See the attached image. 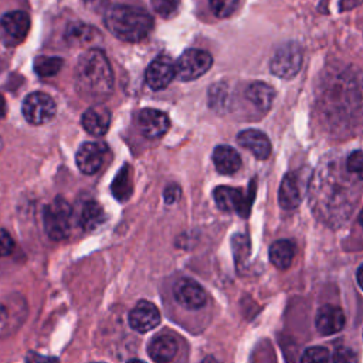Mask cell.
<instances>
[{"label":"cell","instance_id":"1","mask_svg":"<svg viewBox=\"0 0 363 363\" xmlns=\"http://www.w3.org/2000/svg\"><path fill=\"white\" fill-rule=\"evenodd\" d=\"M360 199L359 179L346 164L328 159L315 170L309 184V203L313 214L333 228L343 225Z\"/></svg>","mask_w":363,"mask_h":363},{"label":"cell","instance_id":"2","mask_svg":"<svg viewBox=\"0 0 363 363\" xmlns=\"http://www.w3.org/2000/svg\"><path fill=\"white\" fill-rule=\"evenodd\" d=\"M77 92L86 101L101 102L113 89V72L106 55L101 50L82 52L74 68Z\"/></svg>","mask_w":363,"mask_h":363},{"label":"cell","instance_id":"3","mask_svg":"<svg viewBox=\"0 0 363 363\" xmlns=\"http://www.w3.org/2000/svg\"><path fill=\"white\" fill-rule=\"evenodd\" d=\"M104 23L112 35L129 43L143 40L153 28V18L146 10L126 4L109 7Z\"/></svg>","mask_w":363,"mask_h":363},{"label":"cell","instance_id":"4","mask_svg":"<svg viewBox=\"0 0 363 363\" xmlns=\"http://www.w3.org/2000/svg\"><path fill=\"white\" fill-rule=\"evenodd\" d=\"M71 206L65 199L57 197L44 208L43 220L47 235L55 241L67 238L71 231Z\"/></svg>","mask_w":363,"mask_h":363},{"label":"cell","instance_id":"5","mask_svg":"<svg viewBox=\"0 0 363 363\" xmlns=\"http://www.w3.org/2000/svg\"><path fill=\"white\" fill-rule=\"evenodd\" d=\"M302 61L303 52L299 44L295 41H286L281 44L271 57L269 71L278 78L291 79L299 72Z\"/></svg>","mask_w":363,"mask_h":363},{"label":"cell","instance_id":"6","mask_svg":"<svg viewBox=\"0 0 363 363\" xmlns=\"http://www.w3.org/2000/svg\"><path fill=\"white\" fill-rule=\"evenodd\" d=\"M176 77L180 81H193L204 75L213 65V57L199 48L186 50L174 62Z\"/></svg>","mask_w":363,"mask_h":363},{"label":"cell","instance_id":"7","mask_svg":"<svg viewBox=\"0 0 363 363\" xmlns=\"http://www.w3.org/2000/svg\"><path fill=\"white\" fill-rule=\"evenodd\" d=\"M255 183L252 182L247 194H244L240 189L218 186L213 196L217 207L223 211H237L240 216L247 217L250 214V208L255 196Z\"/></svg>","mask_w":363,"mask_h":363},{"label":"cell","instance_id":"8","mask_svg":"<svg viewBox=\"0 0 363 363\" xmlns=\"http://www.w3.org/2000/svg\"><path fill=\"white\" fill-rule=\"evenodd\" d=\"M55 111V101L45 92L28 94L21 106L23 116L31 125L47 123L54 118Z\"/></svg>","mask_w":363,"mask_h":363},{"label":"cell","instance_id":"9","mask_svg":"<svg viewBox=\"0 0 363 363\" xmlns=\"http://www.w3.org/2000/svg\"><path fill=\"white\" fill-rule=\"evenodd\" d=\"M174 77H176L174 61L169 55L160 54L149 64L145 74V81L152 89L159 91L166 88Z\"/></svg>","mask_w":363,"mask_h":363},{"label":"cell","instance_id":"10","mask_svg":"<svg viewBox=\"0 0 363 363\" xmlns=\"http://www.w3.org/2000/svg\"><path fill=\"white\" fill-rule=\"evenodd\" d=\"M30 30V17L26 11L13 10L0 18V31L7 43H21Z\"/></svg>","mask_w":363,"mask_h":363},{"label":"cell","instance_id":"11","mask_svg":"<svg viewBox=\"0 0 363 363\" xmlns=\"http://www.w3.org/2000/svg\"><path fill=\"white\" fill-rule=\"evenodd\" d=\"M136 123L142 135L149 139L160 138L170 126L169 116L164 112L152 108L142 109L136 116Z\"/></svg>","mask_w":363,"mask_h":363},{"label":"cell","instance_id":"12","mask_svg":"<svg viewBox=\"0 0 363 363\" xmlns=\"http://www.w3.org/2000/svg\"><path fill=\"white\" fill-rule=\"evenodd\" d=\"M176 301L189 309H199L207 302V294L200 284L190 278L179 279L173 286Z\"/></svg>","mask_w":363,"mask_h":363},{"label":"cell","instance_id":"13","mask_svg":"<svg viewBox=\"0 0 363 363\" xmlns=\"http://www.w3.org/2000/svg\"><path fill=\"white\" fill-rule=\"evenodd\" d=\"M106 146L99 142H86L77 152V166L84 174L96 173L104 163Z\"/></svg>","mask_w":363,"mask_h":363},{"label":"cell","instance_id":"14","mask_svg":"<svg viewBox=\"0 0 363 363\" xmlns=\"http://www.w3.org/2000/svg\"><path fill=\"white\" fill-rule=\"evenodd\" d=\"M160 323L159 309L149 301H139L129 313V325L136 332L145 333Z\"/></svg>","mask_w":363,"mask_h":363},{"label":"cell","instance_id":"15","mask_svg":"<svg viewBox=\"0 0 363 363\" xmlns=\"http://www.w3.org/2000/svg\"><path fill=\"white\" fill-rule=\"evenodd\" d=\"M179 350V343L176 336L172 333H159L150 339L147 345V354L156 363L170 362Z\"/></svg>","mask_w":363,"mask_h":363},{"label":"cell","instance_id":"16","mask_svg":"<svg viewBox=\"0 0 363 363\" xmlns=\"http://www.w3.org/2000/svg\"><path fill=\"white\" fill-rule=\"evenodd\" d=\"M345 323H346V319H345L342 309L337 306H333V305L322 306L318 311L316 319H315L316 329L323 336H329V335H335V333L340 332L343 329Z\"/></svg>","mask_w":363,"mask_h":363},{"label":"cell","instance_id":"17","mask_svg":"<svg viewBox=\"0 0 363 363\" xmlns=\"http://www.w3.org/2000/svg\"><path fill=\"white\" fill-rule=\"evenodd\" d=\"M302 201V184L296 173H286L279 184L278 203L285 210L296 208Z\"/></svg>","mask_w":363,"mask_h":363},{"label":"cell","instance_id":"18","mask_svg":"<svg viewBox=\"0 0 363 363\" xmlns=\"http://www.w3.org/2000/svg\"><path fill=\"white\" fill-rule=\"evenodd\" d=\"M237 142L259 160H265L271 153V142L268 136L258 129H245L240 132Z\"/></svg>","mask_w":363,"mask_h":363},{"label":"cell","instance_id":"19","mask_svg":"<svg viewBox=\"0 0 363 363\" xmlns=\"http://www.w3.org/2000/svg\"><path fill=\"white\" fill-rule=\"evenodd\" d=\"M84 129L94 136H102L108 132L111 125V112L102 105H95L88 108L81 118Z\"/></svg>","mask_w":363,"mask_h":363},{"label":"cell","instance_id":"20","mask_svg":"<svg viewBox=\"0 0 363 363\" xmlns=\"http://www.w3.org/2000/svg\"><path fill=\"white\" fill-rule=\"evenodd\" d=\"M213 163L218 173L233 174L241 167V157L231 146L220 145L213 152Z\"/></svg>","mask_w":363,"mask_h":363},{"label":"cell","instance_id":"21","mask_svg":"<svg viewBox=\"0 0 363 363\" xmlns=\"http://www.w3.org/2000/svg\"><path fill=\"white\" fill-rule=\"evenodd\" d=\"M247 99L259 111H268L274 102L275 91L271 85L261 81L251 82L245 89Z\"/></svg>","mask_w":363,"mask_h":363},{"label":"cell","instance_id":"22","mask_svg":"<svg viewBox=\"0 0 363 363\" xmlns=\"http://www.w3.org/2000/svg\"><path fill=\"white\" fill-rule=\"evenodd\" d=\"M269 261L278 269H286L291 267L294 255H295V245L289 240H278L272 242L268 251Z\"/></svg>","mask_w":363,"mask_h":363},{"label":"cell","instance_id":"23","mask_svg":"<svg viewBox=\"0 0 363 363\" xmlns=\"http://www.w3.org/2000/svg\"><path fill=\"white\" fill-rule=\"evenodd\" d=\"M105 221L104 208L94 200H89L84 204L79 216L81 227L86 231H92L98 228Z\"/></svg>","mask_w":363,"mask_h":363},{"label":"cell","instance_id":"24","mask_svg":"<svg viewBox=\"0 0 363 363\" xmlns=\"http://www.w3.org/2000/svg\"><path fill=\"white\" fill-rule=\"evenodd\" d=\"M96 31L94 27L84 23H72L67 27L65 38L71 45H84L95 38Z\"/></svg>","mask_w":363,"mask_h":363},{"label":"cell","instance_id":"25","mask_svg":"<svg viewBox=\"0 0 363 363\" xmlns=\"http://www.w3.org/2000/svg\"><path fill=\"white\" fill-rule=\"evenodd\" d=\"M111 190H112V194L115 196V199L119 201H126L130 197L133 187H132V180H130L129 166H123L118 172L116 177L112 182Z\"/></svg>","mask_w":363,"mask_h":363},{"label":"cell","instance_id":"26","mask_svg":"<svg viewBox=\"0 0 363 363\" xmlns=\"http://www.w3.org/2000/svg\"><path fill=\"white\" fill-rule=\"evenodd\" d=\"M64 61L60 57H50V55H40L34 60V71L40 77H54L62 67Z\"/></svg>","mask_w":363,"mask_h":363},{"label":"cell","instance_id":"27","mask_svg":"<svg viewBox=\"0 0 363 363\" xmlns=\"http://www.w3.org/2000/svg\"><path fill=\"white\" fill-rule=\"evenodd\" d=\"M230 101H231V96H230L228 88L224 84H214L213 88L208 91V104L213 109L218 112L228 109Z\"/></svg>","mask_w":363,"mask_h":363},{"label":"cell","instance_id":"28","mask_svg":"<svg viewBox=\"0 0 363 363\" xmlns=\"http://www.w3.org/2000/svg\"><path fill=\"white\" fill-rule=\"evenodd\" d=\"M329 350L322 346H312L303 350L301 363H329Z\"/></svg>","mask_w":363,"mask_h":363},{"label":"cell","instance_id":"29","mask_svg":"<svg viewBox=\"0 0 363 363\" xmlns=\"http://www.w3.org/2000/svg\"><path fill=\"white\" fill-rule=\"evenodd\" d=\"M208 3L213 14L220 18L231 16L238 6V0H208Z\"/></svg>","mask_w":363,"mask_h":363},{"label":"cell","instance_id":"30","mask_svg":"<svg viewBox=\"0 0 363 363\" xmlns=\"http://www.w3.org/2000/svg\"><path fill=\"white\" fill-rule=\"evenodd\" d=\"M233 252L237 262H241L250 254V241L244 234H235L233 237Z\"/></svg>","mask_w":363,"mask_h":363},{"label":"cell","instance_id":"31","mask_svg":"<svg viewBox=\"0 0 363 363\" xmlns=\"http://www.w3.org/2000/svg\"><path fill=\"white\" fill-rule=\"evenodd\" d=\"M349 173L354 174L357 179L363 180V150H356L350 153L345 162Z\"/></svg>","mask_w":363,"mask_h":363},{"label":"cell","instance_id":"32","mask_svg":"<svg viewBox=\"0 0 363 363\" xmlns=\"http://www.w3.org/2000/svg\"><path fill=\"white\" fill-rule=\"evenodd\" d=\"M153 10L162 17H172L177 11V0H150Z\"/></svg>","mask_w":363,"mask_h":363},{"label":"cell","instance_id":"33","mask_svg":"<svg viewBox=\"0 0 363 363\" xmlns=\"http://www.w3.org/2000/svg\"><path fill=\"white\" fill-rule=\"evenodd\" d=\"M332 363H359V359L350 347H339L332 357Z\"/></svg>","mask_w":363,"mask_h":363},{"label":"cell","instance_id":"34","mask_svg":"<svg viewBox=\"0 0 363 363\" xmlns=\"http://www.w3.org/2000/svg\"><path fill=\"white\" fill-rule=\"evenodd\" d=\"M14 250V241L9 231L0 228V257H7Z\"/></svg>","mask_w":363,"mask_h":363},{"label":"cell","instance_id":"35","mask_svg":"<svg viewBox=\"0 0 363 363\" xmlns=\"http://www.w3.org/2000/svg\"><path fill=\"white\" fill-rule=\"evenodd\" d=\"M14 318L11 316V312L9 309V306L6 305H0V337L7 335V329H10L11 320Z\"/></svg>","mask_w":363,"mask_h":363},{"label":"cell","instance_id":"36","mask_svg":"<svg viewBox=\"0 0 363 363\" xmlns=\"http://www.w3.org/2000/svg\"><path fill=\"white\" fill-rule=\"evenodd\" d=\"M26 363H60V360L52 356H43L35 352H28L26 356Z\"/></svg>","mask_w":363,"mask_h":363},{"label":"cell","instance_id":"37","mask_svg":"<svg viewBox=\"0 0 363 363\" xmlns=\"http://www.w3.org/2000/svg\"><path fill=\"white\" fill-rule=\"evenodd\" d=\"M180 187L177 186V184H169L166 189H164V191H163V197H164V201L167 203V204H173V203H176L177 200H179V197H180Z\"/></svg>","mask_w":363,"mask_h":363},{"label":"cell","instance_id":"38","mask_svg":"<svg viewBox=\"0 0 363 363\" xmlns=\"http://www.w3.org/2000/svg\"><path fill=\"white\" fill-rule=\"evenodd\" d=\"M362 3H363V0H339V9L342 11H346V10L360 6Z\"/></svg>","mask_w":363,"mask_h":363},{"label":"cell","instance_id":"39","mask_svg":"<svg viewBox=\"0 0 363 363\" xmlns=\"http://www.w3.org/2000/svg\"><path fill=\"white\" fill-rule=\"evenodd\" d=\"M356 279H357V284L359 286L363 289V264L357 268V272H356Z\"/></svg>","mask_w":363,"mask_h":363},{"label":"cell","instance_id":"40","mask_svg":"<svg viewBox=\"0 0 363 363\" xmlns=\"http://www.w3.org/2000/svg\"><path fill=\"white\" fill-rule=\"evenodd\" d=\"M6 115V101L4 98L0 95V119Z\"/></svg>","mask_w":363,"mask_h":363},{"label":"cell","instance_id":"41","mask_svg":"<svg viewBox=\"0 0 363 363\" xmlns=\"http://www.w3.org/2000/svg\"><path fill=\"white\" fill-rule=\"evenodd\" d=\"M359 224L363 227V210H362L360 214H359Z\"/></svg>","mask_w":363,"mask_h":363},{"label":"cell","instance_id":"42","mask_svg":"<svg viewBox=\"0 0 363 363\" xmlns=\"http://www.w3.org/2000/svg\"><path fill=\"white\" fill-rule=\"evenodd\" d=\"M128 363H145V362H142V360H139V359H130Z\"/></svg>","mask_w":363,"mask_h":363},{"label":"cell","instance_id":"43","mask_svg":"<svg viewBox=\"0 0 363 363\" xmlns=\"http://www.w3.org/2000/svg\"><path fill=\"white\" fill-rule=\"evenodd\" d=\"M84 1H86V3H95V1H99V0H84Z\"/></svg>","mask_w":363,"mask_h":363},{"label":"cell","instance_id":"44","mask_svg":"<svg viewBox=\"0 0 363 363\" xmlns=\"http://www.w3.org/2000/svg\"><path fill=\"white\" fill-rule=\"evenodd\" d=\"M1 145H3V143H1V139H0V149H1Z\"/></svg>","mask_w":363,"mask_h":363}]
</instances>
